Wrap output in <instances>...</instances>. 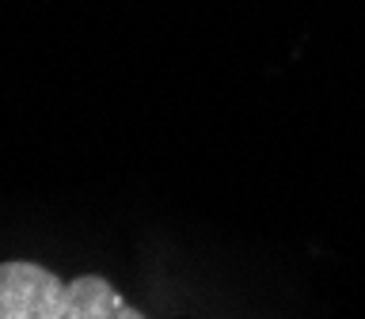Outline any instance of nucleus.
I'll return each instance as SVG.
<instances>
[{
	"label": "nucleus",
	"instance_id": "f257e3e1",
	"mask_svg": "<svg viewBox=\"0 0 365 319\" xmlns=\"http://www.w3.org/2000/svg\"><path fill=\"white\" fill-rule=\"evenodd\" d=\"M68 281L42 262H0V319H65Z\"/></svg>",
	"mask_w": 365,
	"mask_h": 319
},
{
	"label": "nucleus",
	"instance_id": "f03ea898",
	"mask_svg": "<svg viewBox=\"0 0 365 319\" xmlns=\"http://www.w3.org/2000/svg\"><path fill=\"white\" fill-rule=\"evenodd\" d=\"M65 319H145V315L125 304L122 293L107 278L80 273V278L68 281V315Z\"/></svg>",
	"mask_w": 365,
	"mask_h": 319
}]
</instances>
